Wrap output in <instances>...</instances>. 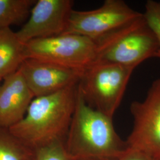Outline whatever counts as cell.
Returning a JSON list of instances; mask_svg holds the SVG:
<instances>
[{
	"label": "cell",
	"mask_w": 160,
	"mask_h": 160,
	"mask_svg": "<svg viewBox=\"0 0 160 160\" xmlns=\"http://www.w3.org/2000/svg\"><path fill=\"white\" fill-rule=\"evenodd\" d=\"M65 147L72 160H119L129 149L113 118L88 106L78 88Z\"/></svg>",
	"instance_id": "obj_1"
},
{
	"label": "cell",
	"mask_w": 160,
	"mask_h": 160,
	"mask_svg": "<svg viewBox=\"0 0 160 160\" xmlns=\"http://www.w3.org/2000/svg\"><path fill=\"white\" fill-rule=\"evenodd\" d=\"M78 85L35 97L23 119L9 131L34 149L57 140L65 141L74 113Z\"/></svg>",
	"instance_id": "obj_2"
},
{
	"label": "cell",
	"mask_w": 160,
	"mask_h": 160,
	"mask_svg": "<svg viewBox=\"0 0 160 160\" xmlns=\"http://www.w3.org/2000/svg\"><path fill=\"white\" fill-rule=\"evenodd\" d=\"M94 42L96 52L94 63L134 69L148 59L157 58L159 50L157 38L143 13L137 20Z\"/></svg>",
	"instance_id": "obj_3"
},
{
	"label": "cell",
	"mask_w": 160,
	"mask_h": 160,
	"mask_svg": "<svg viewBox=\"0 0 160 160\" xmlns=\"http://www.w3.org/2000/svg\"><path fill=\"white\" fill-rule=\"evenodd\" d=\"M134 69L114 64L92 63L82 72L78 90L88 106L113 118Z\"/></svg>",
	"instance_id": "obj_4"
},
{
	"label": "cell",
	"mask_w": 160,
	"mask_h": 160,
	"mask_svg": "<svg viewBox=\"0 0 160 160\" xmlns=\"http://www.w3.org/2000/svg\"><path fill=\"white\" fill-rule=\"evenodd\" d=\"M96 52L95 42L78 34H61L26 43V58H34L82 71L94 62Z\"/></svg>",
	"instance_id": "obj_5"
},
{
	"label": "cell",
	"mask_w": 160,
	"mask_h": 160,
	"mask_svg": "<svg viewBox=\"0 0 160 160\" xmlns=\"http://www.w3.org/2000/svg\"><path fill=\"white\" fill-rule=\"evenodd\" d=\"M130 110L133 127L126 140L128 148L160 160V77L143 100L132 103Z\"/></svg>",
	"instance_id": "obj_6"
},
{
	"label": "cell",
	"mask_w": 160,
	"mask_h": 160,
	"mask_svg": "<svg viewBox=\"0 0 160 160\" xmlns=\"http://www.w3.org/2000/svg\"><path fill=\"white\" fill-rule=\"evenodd\" d=\"M142 15L124 1L106 0L95 10H73L63 34H78L96 42Z\"/></svg>",
	"instance_id": "obj_7"
},
{
	"label": "cell",
	"mask_w": 160,
	"mask_h": 160,
	"mask_svg": "<svg viewBox=\"0 0 160 160\" xmlns=\"http://www.w3.org/2000/svg\"><path fill=\"white\" fill-rule=\"evenodd\" d=\"M71 0H39L33 6L28 22L16 32L24 43L64 33L73 9Z\"/></svg>",
	"instance_id": "obj_8"
},
{
	"label": "cell",
	"mask_w": 160,
	"mask_h": 160,
	"mask_svg": "<svg viewBox=\"0 0 160 160\" xmlns=\"http://www.w3.org/2000/svg\"><path fill=\"white\" fill-rule=\"evenodd\" d=\"M18 70L34 98L78 84L83 72L31 58H26Z\"/></svg>",
	"instance_id": "obj_9"
},
{
	"label": "cell",
	"mask_w": 160,
	"mask_h": 160,
	"mask_svg": "<svg viewBox=\"0 0 160 160\" xmlns=\"http://www.w3.org/2000/svg\"><path fill=\"white\" fill-rule=\"evenodd\" d=\"M3 80L0 84V128L8 129L23 119L34 96L18 69Z\"/></svg>",
	"instance_id": "obj_10"
},
{
	"label": "cell",
	"mask_w": 160,
	"mask_h": 160,
	"mask_svg": "<svg viewBox=\"0 0 160 160\" xmlns=\"http://www.w3.org/2000/svg\"><path fill=\"white\" fill-rule=\"evenodd\" d=\"M26 59V44L10 28L0 29V78L17 71Z\"/></svg>",
	"instance_id": "obj_11"
},
{
	"label": "cell",
	"mask_w": 160,
	"mask_h": 160,
	"mask_svg": "<svg viewBox=\"0 0 160 160\" xmlns=\"http://www.w3.org/2000/svg\"><path fill=\"white\" fill-rule=\"evenodd\" d=\"M35 150L0 128V160H34Z\"/></svg>",
	"instance_id": "obj_12"
},
{
	"label": "cell",
	"mask_w": 160,
	"mask_h": 160,
	"mask_svg": "<svg viewBox=\"0 0 160 160\" xmlns=\"http://www.w3.org/2000/svg\"><path fill=\"white\" fill-rule=\"evenodd\" d=\"M36 1L0 0V29L24 22Z\"/></svg>",
	"instance_id": "obj_13"
},
{
	"label": "cell",
	"mask_w": 160,
	"mask_h": 160,
	"mask_svg": "<svg viewBox=\"0 0 160 160\" xmlns=\"http://www.w3.org/2000/svg\"><path fill=\"white\" fill-rule=\"evenodd\" d=\"M65 142L57 140L34 149V160H72L66 151Z\"/></svg>",
	"instance_id": "obj_14"
},
{
	"label": "cell",
	"mask_w": 160,
	"mask_h": 160,
	"mask_svg": "<svg viewBox=\"0 0 160 160\" xmlns=\"http://www.w3.org/2000/svg\"><path fill=\"white\" fill-rule=\"evenodd\" d=\"M149 27L154 31L159 43L157 58H160V2L148 0L145 4V11L143 13Z\"/></svg>",
	"instance_id": "obj_15"
},
{
	"label": "cell",
	"mask_w": 160,
	"mask_h": 160,
	"mask_svg": "<svg viewBox=\"0 0 160 160\" xmlns=\"http://www.w3.org/2000/svg\"><path fill=\"white\" fill-rule=\"evenodd\" d=\"M119 160H155L141 152L128 149L124 155Z\"/></svg>",
	"instance_id": "obj_16"
},
{
	"label": "cell",
	"mask_w": 160,
	"mask_h": 160,
	"mask_svg": "<svg viewBox=\"0 0 160 160\" xmlns=\"http://www.w3.org/2000/svg\"><path fill=\"white\" fill-rule=\"evenodd\" d=\"M3 80L2 78H0V84H1V81Z\"/></svg>",
	"instance_id": "obj_17"
}]
</instances>
